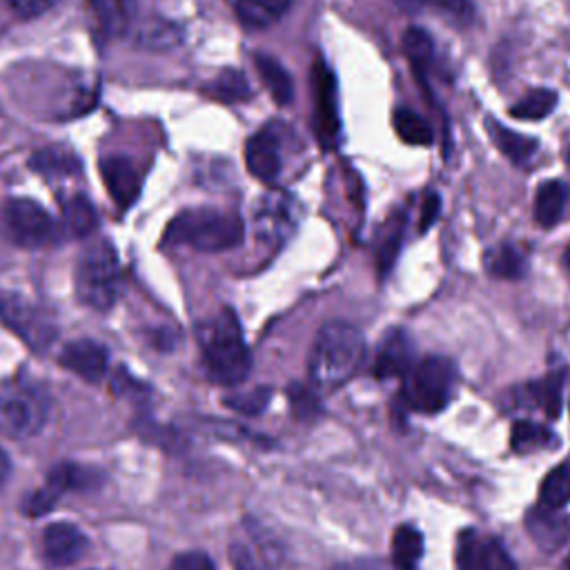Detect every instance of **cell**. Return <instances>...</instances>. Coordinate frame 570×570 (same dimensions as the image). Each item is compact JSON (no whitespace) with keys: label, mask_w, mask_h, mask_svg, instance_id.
<instances>
[{"label":"cell","mask_w":570,"mask_h":570,"mask_svg":"<svg viewBox=\"0 0 570 570\" xmlns=\"http://www.w3.org/2000/svg\"><path fill=\"white\" fill-rule=\"evenodd\" d=\"M392 3L408 12V14H414V12H421V10H442V12H451L459 19H470V3L468 0H392Z\"/></svg>","instance_id":"d590c367"},{"label":"cell","mask_w":570,"mask_h":570,"mask_svg":"<svg viewBox=\"0 0 570 570\" xmlns=\"http://www.w3.org/2000/svg\"><path fill=\"white\" fill-rule=\"evenodd\" d=\"M401 401L412 412H442L455 388V366L446 356H428L403 377Z\"/></svg>","instance_id":"8992f818"},{"label":"cell","mask_w":570,"mask_h":570,"mask_svg":"<svg viewBox=\"0 0 570 570\" xmlns=\"http://www.w3.org/2000/svg\"><path fill=\"white\" fill-rule=\"evenodd\" d=\"M10 468H12V464H10V457H8V453L0 448V486H3L5 481H8V477H10Z\"/></svg>","instance_id":"bcb514c9"},{"label":"cell","mask_w":570,"mask_h":570,"mask_svg":"<svg viewBox=\"0 0 570 570\" xmlns=\"http://www.w3.org/2000/svg\"><path fill=\"white\" fill-rule=\"evenodd\" d=\"M60 366L88 384H99L107 373L110 354L99 341L77 339L62 347Z\"/></svg>","instance_id":"30bf717a"},{"label":"cell","mask_w":570,"mask_h":570,"mask_svg":"<svg viewBox=\"0 0 570 570\" xmlns=\"http://www.w3.org/2000/svg\"><path fill=\"white\" fill-rule=\"evenodd\" d=\"M99 483V472L79 464H58L49 470L47 486L60 497L65 492H81Z\"/></svg>","instance_id":"603a6c76"},{"label":"cell","mask_w":570,"mask_h":570,"mask_svg":"<svg viewBox=\"0 0 570 570\" xmlns=\"http://www.w3.org/2000/svg\"><path fill=\"white\" fill-rule=\"evenodd\" d=\"M526 531H528V535L535 539V544L542 550L555 552V550H559L568 542V537H570V522L559 511L546 509V506L539 504L537 509L528 511V515H526Z\"/></svg>","instance_id":"9a60e30c"},{"label":"cell","mask_w":570,"mask_h":570,"mask_svg":"<svg viewBox=\"0 0 570 570\" xmlns=\"http://www.w3.org/2000/svg\"><path fill=\"white\" fill-rule=\"evenodd\" d=\"M403 232H406V214L397 212L388 219V224L381 232L379 246H377V265H379L381 276H386L392 270L397 254L401 250V243H403Z\"/></svg>","instance_id":"484cf974"},{"label":"cell","mask_w":570,"mask_h":570,"mask_svg":"<svg viewBox=\"0 0 570 570\" xmlns=\"http://www.w3.org/2000/svg\"><path fill=\"white\" fill-rule=\"evenodd\" d=\"M170 570H217V568H214V561H212L205 552L192 550V552L179 555V557L172 561Z\"/></svg>","instance_id":"7bdbcfd3"},{"label":"cell","mask_w":570,"mask_h":570,"mask_svg":"<svg viewBox=\"0 0 570 570\" xmlns=\"http://www.w3.org/2000/svg\"><path fill=\"white\" fill-rule=\"evenodd\" d=\"M483 265L488 270V274L497 276V278H524L528 272V259L522 254V250H517L515 246H494L483 254Z\"/></svg>","instance_id":"ffe728a7"},{"label":"cell","mask_w":570,"mask_h":570,"mask_svg":"<svg viewBox=\"0 0 570 570\" xmlns=\"http://www.w3.org/2000/svg\"><path fill=\"white\" fill-rule=\"evenodd\" d=\"M101 176L112 201L121 209H127L129 205L136 203L140 194V176L127 157H116V155L105 157L101 161Z\"/></svg>","instance_id":"4fadbf2b"},{"label":"cell","mask_w":570,"mask_h":570,"mask_svg":"<svg viewBox=\"0 0 570 570\" xmlns=\"http://www.w3.org/2000/svg\"><path fill=\"white\" fill-rule=\"evenodd\" d=\"M246 166L248 172L263 181L274 183L281 174V146L272 129H261L246 142Z\"/></svg>","instance_id":"7c38bea8"},{"label":"cell","mask_w":570,"mask_h":570,"mask_svg":"<svg viewBox=\"0 0 570 570\" xmlns=\"http://www.w3.org/2000/svg\"><path fill=\"white\" fill-rule=\"evenodd\" d=\"M563 570H570V557L563 561Z\"/></svg>","instance_id":"c3c4849f"},{"label":"cell","mask_w":570,"mask_h":570,"mask_svg":"<svg viewBox=\"0 0 570 570\" xmlns=\"http://www.w3.org/2000/svg\"><path fill=\"white\" fill-rule=\"evenodd\" d=\"M552 444V433L548 428L533 423V421H517L513 425L511 433V446L517 453H528V451H539Z\"/></svg>","instance_id":"836d02e7"},{"label":"cell","mask_w":570,"mask_h":570,"mask_svg":"<svg viewBox=\"0 0 570 570\" xmlns=\"http://www.w3.org/2000/svg\"><path fill=\"white\" fill-rule=\"evenodd\" d=\"M563 263H566V267H568V272H570V246H568V250H566V254H563Z\"/></svg>","instance_id":"7dc6e473"},{"label":"cell","mask_w":570,"mask_h":570,"mask_svg":"<svg viewBox=\"0 0 570 570\" xmlns=\"http://www.w3.org/2000/svg\"><path fill=\"white\" fill-rule=\"evenodd\" d=\"M0 319L36 352L47 350L58 334L54 319L19 295L0 297Z\"/></svg>","instance_id":"52a82bcc"},{"label":"cell","mask_w":570,"mask_h":570,"mask_svg":"<svg viewBox=\"0 0 570 570\" xmlns=\"http://www.w3.org/2000/svg\"><path fill=\"white\" fill-rule=\"evenodd\" d=\"M312 88H315V129L317 138L326 150L334 148L341 132L339 118V96H337V79L332 69L323 58H319L312 67Z\"/></svg>","instance_id":"9c48e42d"},{"label":"cell","mask_w":570,"mask_h":570,"mask_svg":"<svg viewBox=\"0 0 570 570\" xmlns=\"http://www.w3.org/2000/svg\"><path fill=\"white\" fill-rule=\"evenodd\" d=\"M205 373L214 384L239 386L252 371V354L232 310H221L198 330Z\"/></svg>","instance_id":"7a4b0ae2"},{"label":"cell","mask_w":570,"mask_h":570,"mask_svg":"<svg viewBox=\"0 0 570 570\" xmlns=\"http://www.w3.org/2000/svg\"><path fill=\"white\" fill-rule=\"evenodd\" d=\"M568 203V187L561 181H548L539 185L535 196V219L542 228H552L559 224Z\"/></svg>","instance_id":"44dd1931"},{"label":"cell","mask_w":570,"mask_h":570,"mask_svg":"<svg viewBox=\"0 0 570 570\" xmlns=\"http://www.w3.org/2000/svg\"><path fill=\"white\" fill-rule=\"evenodd\" d=\"M568 502H570V468L568 466H557L542 481L539 504L546 506V509L559 511Z\"/></svg>","instance_id":"1f68e13d"},{"label":"cell","mask_w":570,"mask_h":570,"mask_svg":"<svg viewBox=\"0 0 570 570\" xmlns=\"http://www.w3.org/2000/svg\"><path fill=\"white\" fill-rule=\"evenodd\" d=\"M62 219H65V228L69 230L71 237H90L96 228H99V214L92 205V201L83 194H75L69 196L62 203Z\"/></svg>","instance_id":"7402d4cb"},{"label":"cell","mask_w":570,"mask_h":570,"mask_svg":"<svg viewBox=\"0 0 570 570\" xmlns=\"http://www.w3.org/2000/svg\"><path fill=\"white\" fill-rule=\"evenodd\" d=\"M401 45H403V54L408 56L412 69L417 71V77L425 75V69H428V65H431L433 54H435V43H433L431 34H428L423 27H408Z\"/></svg>","instance_id":"f546056e"},{"label":"cell","mask_w":570,"mask_h":570,"mask_svg":"<svg viewBox=\"0 0 570 570\" xmlns=\"http://www.w3.org/2000/svg\"><path fill=\"white\" fill-rule=\"evenodd\" d=\"M479 570H517V566L502 542L488 539L479 546Z\"/></svg>","instance_id":"8d00e7d4"},{"label":"cell","mask_w":570,"mask_h":570,"mask_svg":"<svg viewBox=\"0 0 570 570\" xmlns=\"http://www.w3.org/2000/svg\"><path fill=\"white\" fill-rule=\"evenodd\" d=\"M246 226L232 212L187 209L174 217L166 230V241L187 246L196 252H226L243 243Z\"/></svg>","instance_id":"3957f363"},{"label":"cell","mask_w":570,"mask_h":570,"mask_svg":"<svg viewBox=\"0 0 570 570\" xmlns=\"http://www.w3.org/2000/svg\"><path fill=\"white\" fill-rule=\"evenodd\" d=\"M205 94L221 101V103L235 105V103L248 101L252 96V90H250V83H248L243 71L226 69L205 88Z\"/></svg>","instance_id":"d4e9b609"},{"label":"cell","mask_w":570,"mask_h":570,"mask_svg":"<svg viewBox=\"0 0 570 570\" xmlns=\"http://www.w3.org/2000/svg\"><path fill=\"white\" fill-rule=\"evenodd\" d=\"M183 34L179 27H174L172 23H150L138 32V45L148 47V49H168L174 47L176 43H181Z\"/></svg>","instance_id":"e575fe53"},{"label":"cell","mask_w":570,"mask_h":570,"mask_svg":"<svg viewBox=\"0 0 570 570\" xmlns=\"http://www.w3.org/2000/svg\"><path fill=\"white\" fill-rule=\"evenodd\" d=\"M555 105H557V94L552 90L539 88L528 92L520 103H515L511 114L520 121H542L555 112Z\"/></svg>","instance_id":"d6a6232c"},{"label":"cell","mask_w":570,"mask_h":570,"mask_svg":"<svg viewBox=\"0 0 570 570\" xmlns=\"http://www.w3.org/2000/svg\"><path fill=\"white\" fill-rule=\"evenodd\" d=\"M479 546L472 531L464 533L459 537L457 548V570H479Z\"/></svg>","instance_id":"ab89813d"},{"label":"cell","mask_w":570,"mask_h":570,"mask_svg":"<svg viewBox=\"0 0 570 570\" xmlns=\"http://www.w3.org/2000/svg\"><path fill=\"white\" fill-rule=\"evenodd\" d=\"M10 8L23 16V19H34L45 14L49 8H54L58 0H8Z\"/></svg>","instance_id":"ee69618b"},{"label":"cell","mask_w":570,"mask_h":570,"mask_svg":"<svg viewBox=\"0 0 570 570\" xmlns=\"http://www.w3.org/2000/svg\"><path fill=\"white\" fill-rule=\"evenodd\" d=\"M414 368V345L412 339L403 330H390L381 341L375 375L379 379H397L406 377Z\"/></svg>","instance_id":"5bb4252c"},{"label":"cell","mask_w":570,"mask_h":570,"mask_svg":"<svg viewBox=\"0 0 570 570\" xmlns=\"http://www.w3.org/2000/svg\"><path fill=\"white\" fill-rule=\"evenodd\" d=\"M79 301L92 310L105 312L121 297V265L110 241L92 243L77 265Z\"/></svg>","instance_id":"5b68a950"},{"label":"cell","mask_w":570,"mask_h":570,"mask_svg":"<svg viewBox=\"0 0 570 570\" xmlns=\"http://www.w3.org/2000/svg\"><path fill=\"white\" fill-rule=\"evenodd\" d=\"M88 552V537L67 522H56L43 533V555L52 566H71Z\"/></svg>","instance_id":"8fae6325"},{"label":"cell","mask_w":570,"mask_h":570,"mask_svg":"<svg viewBox=\"0 0 570 570\" xmlns=\"http://www.w3.org/2000/svg\"><path fill=\"white\" fill-rule=\"evenodd\" d=\"M270 401V388H256L252 392H241V395H232L226 399V406L243 412V414H256L261 410H265Z\"/></svg>","instance_id":"74e56055"},{"label":"cell","mask_w":570,"mask_h":570,"mask_svg":"<svg viewBox=\"0 0 570 570\" xmlns=\"http://www.w3.org/2000/svg\"><path fill=\"white\" fill-rule=\"evenodd\" d=\"M290 5L293 0H235L239 19L250 27H267L276 23Z\"/></svg>","instance_id":"cb8c5ba5"},{"label":"cell","mask_w":570,"mask_h":570,"mask_svg":"<svg viewBox=\"0 0 570 570\" xmlns=\"http://www.w3.org/2000/svg\"><path fill=\"white\" fill-rule=\"evenodd\" d=\"M56 502H58V494L45 483L43 488H38L34 494H30V497L25 499L23 513L30 515V517H41V515L49 513V511L56 506Z\"/></svg>","instance_id":"f35d334b"},{"label":"cell","mask_w":570,"mask_h":570,"mask_svg":"<svg viewBox=\"0 0 570 570\" xmlns=\"http://www.w3.org/2000/svg\"><path fill=\"white\" fill-rule=\"evenodd\" d=\"M254 65L259 69V77H261L263 86L267 88L272 101L278 105H290L295 99V86H293L288 71H285V67L267 54H256Z\"/></svg>","instance_id":"ac0fdd59"},{"label":"cell","mask_w":570,"mask_h":570,"mask_svg":"<svg viewBox=\"0 0 570 570\" xmlns=\"http://www.w3.org/2000/svg\"><path fill=\"white\" fill-rule=\"evenodd\" d=\"M423 557V535L412 526H399L392 537V561L399 570H414Z\"/></svg>","instance_id":"f1b7e54d"},{"label":"cell","mask_w":570,"mask_h":570,"mask_svg":"<svg viewBox=\"0 0 570 570\" xmlns=\"http://www.w3.org/2000/svg\"><path fill=\"white\" fill-rule=\"evenodd\" d=\"M3 224L12 241L30 250L45 248L56 237V226L49 214L30 198H12L3 209Z\"/></svg>","instance_id":"ba28073f"},{"label":"cell","mask_w":570,"mask_h":570,"mask_svg":"<svg viewBox=\"0 0 570 570\" xmlns=\"http://www.w3.org/2000/svg\"><path fill=\"white\" fill-rule=\"evenodd\" d=\"M395 129H397V136L408 142V146H431L433 142V127L428 125L417 112L412 110H406V107H399L395 112Z\"/></svg>","instance_id":"4dcf8cb0"},{"label":"cell","mask_w":570,"mask_h":570,"mask_svg":"<svg viewBox=\"0 0 570 570\" xmlns=\"http://www.w3.org/2000/svg\"><path fill=\"white\" fill-rule=\"evenodd\" d=\"M30 168L45 176H69L81 170V161L62 148H45L30 159Z\"/></svg>","instance_id":"83f0119b"},{"label":"cell","mask_w":570,"mask_h":570,"mask_svg":"<svg viewBox=\"0 0 570 570\" xmlns=\"http://www.w3.org/2000/svg\"><path fill=\"white\" fill-rule=\"evenodd\" d=\"M90 12L105 36L118 38L132 25L134 5L132 0H90Z\"/></svg>","instance_id":"e0dca14e"},{"label":"cell","mask_w":570,"mask_h":570,"mask_svg":"<svg viewBox=\"0 0 570 570\" xmlns=\"http://www.w3.org/2000/svg\"><path fill=\"white\" fill-rule=\"evenodd\" d=\"M440 209H442V198H440V194H437V192H428V194L423 196V205H421L419 232H428V230H431V228L435 226V221H437V217H440Z\"/></svg>","instance_id":"b9f144b4"},{"label":"cell","mask_w":570,"mask_h":570,"mask_svg":"<svg viewBox=\"0 0 570 570\" xmlns=\"http://www.w3.org/2000/svg\"><path fill=\"white\" fill-rule=\"evenodd\" d=\"M288 395H290V406H293L297 417L312 419L319 412V401L312 395V390H306L304 386H293L288 390Z\"/></svg>","instance_id":"60d3db41"},{"label":"cell","mask_w":570,"mask_h":570,"mask_svg":"<svg viewBox=\"0 0 570 570\" xmlns=\"http://www.w3.org/2000/svg\"><path fill=\"white\" fill-rule=\"evenodd\" d=\"M49 401L45 390L21 377L0 381V433L25 440L43 431L47 421Z\"/></svg>","instance_id":"277c9868"},{"label":"cell","mask_w":570,"mask_h":570,"mask_svg":"<svg viewBox=\"0 0 570 570\" xmlns=\"http://www.w3.org/2000/svg\"><path fill=\"white\" fill-rule=\"evenodd\" d=\"M568 166H570V152H568Z\"/></svg>","instance_id":"681fc988"},{"label":"cell","mask_w":570,"mask_h":570,"mask_svg":"<svg viewBox=\"0 0 570 570\" xmlns=\"http://www.w3.org/2000/svg\"><path fill=\"white\" fill-rule=\"evenodd\" d=\"M293 226L295 221L290 214V203L281 198L263 203V207L256 212V235L267 243H281L283 239H288Z\"/></svg>","instance_id":"2e32d148"},{"label":"cell","mask_w":570,"mask_h":570,"mask_svg":"<svg viewBox=\"0 0 570 570\" xmlns=\"http://www.w3.org/2000/svg\"><path fill=\"white\" fill-rule=\"evenodd\" d=\"M488 132L494 140V146L504 152V157H509L517 166H524L537 152V140L535 138L524 136L520 132H513V129L504 127L502 123H494L492 118H488Z\"/></svg>","instance_id":"d6986e66"},{"label":"cell","mask_w":570,"mask_h":570,"mask_svg":"<svg viewBox=\"0 0 570 570\" xmlns=\"http://www.w3.org/2000/svg\"><path fill=\"white\" fill-rule=\"evenodd\" d=\"M566 373H550L548 377L531 384L526 388L528 399L546 412V417L557 419L561 412V392H563Z\"/></svg>","instance_id":"4316f807"},{"label":"cell","mask_w":570,"mask_h":570,"mask_svg":"<svg viewBox=\"0 0 570 570\" xmlns=\"http://www.w3.org/2000/svg\"><path fill=\"white\" fill-rule=\"evenodd\" d=\"M232 566L235 570H259V563L254 561L252 552L241 544L232 546Z\"/></svg>","instance_id":"f6af8a7d"},{"label":"cell","mask_w":570,"mask_h":570,"mask_svg":"<svg viewBox=\"0 0 570 570\" xmlns=\"http://www.w3.org/2000/svg\"><path fill=\"white\" fill-rule=\"evenodd\" d=\"M366 356V339L345 321L326 323L310 352V379L319 390H337L362 368Z\"/></svg>","instance_id":"6da1fadb"}]
</instances>
